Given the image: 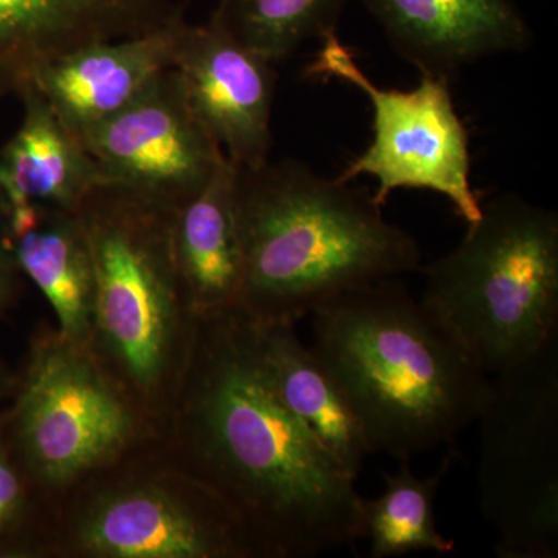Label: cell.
Masks as SVG:
<instances>
[{
  "label": "cell",
  "instance_id": "6da1fadb",
  "mask_svg": "<svg viewBox=\"0 0 558 558\" xmlns=\"http://www.w3.org/2000/svg\"><path fill=\"white\" fill-rule=\"evenodd\" d=\"M159 438L236 512L260 558H312L365 538L354 476L260 368L238 311L197 317Z\"/></svg>",
  "mask_w": 558,
  "mask_h": 558
},
{
  "label": "cell",
  "instance_id": "7a4b0ae2",
  "mask_svg": "<svg viewBox=\"0 0 558 558\" xmlns=\"http://www.w3.org/2000/svg\"><path fill=\"white\" fill-rule=\"evenodd\" d=\"M234 207L244 263L234 311L256 322L296 325L348 290L421 266L417 241L373 193L301 161L236 167Z\"/></svg>",
  "mask_w": 558,
  "mask_h": 558
},
{
  "label": "cell",
  "instance_id": "3957f363",
  "mask_svg": "<svg viewBox=\"0 0 558 558\" xmlns=\"http://www.w3.org/2000/svg\"><path fill=\"white\" fill-rule=\"evenodd\" d=\"M311 317L312 351L373 454L410 461L475 424L490 377L396 278L348 290Z\"/></svg>",
  "mask_w": 558,
  "mask_h": 558
},
{
  "label": "cell",
  "instance_id": "277c9868",
  "mask_svg": "<svg viewBox=\"0 0 558 558\" xmlns=\"http://www.w3.org/2000/svg\"><path fill=\"white\" fill-rule=\"evenodd\" d=\"M75 213L94 264L90 352L160 436L197 325L175 267V208L100 182Z\"/></svg>",
  "mask_w": 558,
  "mask_h": 558
},
{
  "label": "cell",
  "instance_id": "5b68a950",
  "mask_svg": "<svg viewBox=\"0 0 558 558\" xmlns=\"http://www.w3.org/2000/svg\"><path fill=\"white\" fill-rule=\"evenodd\" d=\"M468 226L425 267L418 301L494 377L558 339V216L506 193L483 202Z\"/></svg>",
  "mask_w": 558,
  "mask_h": 558
},
{
  "label": "cell",
  "instance_id": "8992f818",
  "mask_svg": "<svg viewBox=\"0 0 558 558\" xmlns=\"http://www.w3.org/2000/svg\"><path fill=\"white\" fill-rule=\"evenodd\" d=\"M40 558H260L226 499L154 436L50 509Z\"/></svg>",
  "mask_w": 558,
  "mask_h": 558
},
{
  "label": "cell",
  "instance_id": "52a82bcc",
  "mask_svg": "<svg viewBox=\"0 0 558 558\" xmlns=\"http://www.w3.org/2000/svg\"><path fill=\"white\" fill-rule=\"evenodd\" d=\"M3 418L14 461L49 509L157 436L89 347L49 325L32 337Z\"/></svg>",
  "mask_w": 558,
  "mask_h": 558
},
{
  "label": "cell",
  "instance_id": "ba28073f",
  "mask_svg": "<svg viewBox=\"0 0 558 558\" xmlns=\"http://www.w3.org/2000/svg\"><path fill=\"white\" fill-rule=\"evenodd\" d=\"M480 424L478 505L501 558L558 556V339L490 377Z\"/></svg>",
  "mask_w": 558,
  "mask_h": 558
},
{
  "label": "cell",
  "instance_id": "9c48e42d",
  "mask_svg": "<svg viewBox=\"0 0 558 558\" xmlns=\"http://www.w3.org/2000/svg\"><path fill=\"white\" fill-rule=\"evenodd\" d=\"M319 40L307 75L357 87L373 108V142L337 179H376L373 196L381 207L396 190L433 191L446 197L465 222H475L483 201L470 182L469 132L454 108L450 80L422 75L414 89H384L360 69L336 32Z\"/></svg>",
  "mask_w": 558,
  "mask_h": 558
},
{
  "label": "cell",
  "instance_id": "30bf717a",
  "mask_svg": "<svg viewBox=\"0 0 558 558\" xmlns=\"http://www.w3.org/2000/svg\"><path fill=\"white\" fill-rule=\"evenodd\" d=\"M80 140L100 182L175 209L201 193L227 160L190 109L172 69Z\"/></svg>",
  "mask_w": 558,
  "mask_h": 558
},
{
  "label": "cell",
  "instance_id": "8fae6325",
  "mask_svg": "<svg viewBox=\"0 0 558 558\" xmlns=\"http://www.w3.org/2000/svg\"><path fill=\"white\" fill-rule=\"evenodd\" d=\"M274 65L209 22L185 24L180 35L171 69L190 109L234 167L269 160Z\"/></svg>",
  "mask_w": 558,
  "mask_h": 558
},
{
  "label": "cell",
  "instance_id": "7c38bea8",
  "mask_svg": "<svg viewBox=\"0 0 558 558\" xmlns=\"http://www.w3.org/2000/svg\"><path fill=\"white\" fill-rule=\"evenodd\" d=\"M186 22L81 47L39 70L31 84L76 137L116 116L172 68ZM24 87V89H25Z\"/></svg>",
  "mask_w": 558,
  "mask_h": 558
},
{
  "label": "cell",
  "instance_id": "4fadbf2b",
  "mask_svg": "<svg viewBox=\"0 0 558 558\" xmlns=\"http://www.w3.org/2000/svg\"><path fill=\"white\" fill-rule=\"evenodd\" d=\"M171 0H0V98L70 51L153 31Z\"/></svg>",
  "mask_w": 558,
  "mask_h": 558
},
{
  "label": "cell",
  "instance_id": "5bb4252c",
  "mask_svg": "<svg viewBox=\"0 0 558 558\" xmlns=\"http://www.w3.org/2000/svg\"><path fill=\"white\" fill-rule=\"evenodd\" d=\"M392 49L422 75L446 76L495 54L519 53L532 32L515 0H362Z\"/></svg>",
  "mask_w": 558,
  "mask_h": 558
},
{
  "label": "cell",
  "instance_id": "9a60e30c",
  "mask_svg": "<svg viewBox=\"0 0 558 558\" xmlns=\"http://www.w3.org/2000/svg\"><path fill=\"white\" fill-rule=\"evenodd\" d=\"M2 244L17 270L49 301L65 339L89 347L95 275L89 245L75 211L25 207L0 215Z\"/></svg>",
  "mask_w": 558,
  "mask_h": 558
},
{
  "label": "cell",
  "instance_id": "2e32d148",
  "mask_svg": "<svg viewBox=\"0 0 558 558\" xmlns=\"http://www.w3.org/2000/svg\"><path fill=\"white\" fill-rule=\"evenodd\" d=\"M242 317L260 368L286 409L357 478L373 451L357 417L315 352L300 340L293 323Z\"/></svg>",
  "mask_w": 558,
  "mask_h": 558
},
{
  "label": "cell",
  "instance_id": "e0dca14e",
  "mask_svg": "<svg viewBox=\"0 0 558 558\" xmlns=\"http://www.w3.org/2000/svg\"><path fill=\"white\" fill-rule=\"evenodd\" d=\"M24 117L0 149V215L25 207L75 211L100 183L97 165L38 92H20Z\"/></svg>",
  "mask_w": 558,
  "mask_h": 558
},
{
  "label": "cell",
  "instance_id": "ac0fdd59",
  "mask_svg": "<svg viewBox=\"0 0 558 558\" xmlns=\"http://www.w3.org/2000/svg\"><path fill=\"white\" fill-rule=\"evenodd\" d=\"M236 167L229 159L193 199L175 209V267L196 317L233 311L242 284V247L234 207Z\"/></svg>",
  "mask_w": 558,
  "mask_h": 558
},
{
  "label": "cell",
  "instance_id": "d6986e66",
  "mask_svg": "<svg viewBox=\"0 0 558 558\" xmlns=\"http://www.w3.org/2000/svg\"><path fill=\"white\" fill-rule=\"evenodd\" d=\"M395 475L384 473L380 497L362 499L365 538L371 558L407 556L411 553L449 554L454 542L444 537L436 526L435 498L450 468L449 459L433 475H414L409 461Z\"/></svg>",
  "mask_w": 558,
  "mask_h": 558
},
{
  "label": "cell",
  "instance_id": "ffe728a7",
  "mask_svg": "<svg viewBox=\"0 0 558 558\" xmlns=\"http://www.w3.org/2000/svg\"><path fill=\"white\" fill-rule=\"evenodd\" d=\"M351 0H219L209 24L277 62L336 32Z\"/></svg>",
  "mask_w": 558,
  "mask_h": 558
},
{
  "label": "cell",
  "instance_id": "44dd1931",
  "mask_svg": "<svg viewBox=\"0 0 558 558\" xmlns=\"http://www.w3.org/2000/svg\"><path fill=\"white\" fill-rule=\"evenodd\" d=\"M49 515L11 454L0 411V557L40 558Z\"/></svg>",
  "mask_w": 558,
  "mask_h": 558
},
{
  "label": "cell",
  "instance_id": "7402d4cb",
  "mask_svg": "<svg viewBox=\"0 0 558 558\" xmlns=\"http://www.w3.org/2000/svg\"><path fill=\"white\" fill-rule=\"evenodd\" d=\"M16 264L11 258L9 250L0 241V315L7 311L16 292Z\"/></svg>",
  "mask_w": 558,
  "mask_h": 558
},
{
  "label": "cell",
  "instance_id": "603a6c76",
  "mask_svg": "<svg viewBox=\"0 0 558 558\" xmlns=\"http://www.w3.org/2000/svg\"><path fill=\"white\" fill-rule=\"evenodd\" d=\"M17 376L11 373L9 366L0 360V402L13 395Z\"/></svg>",
  "mask_w": 558,
  "mask_h": 558
}]
</instances>
